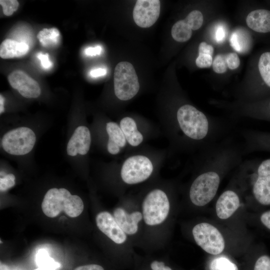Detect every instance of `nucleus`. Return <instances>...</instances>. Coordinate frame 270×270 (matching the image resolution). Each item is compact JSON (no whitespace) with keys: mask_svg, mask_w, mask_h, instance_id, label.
I'll list each match as a JSON object with an SVG mask.
<instances>
[{"mask_svg":"<svg viewBox=\"0 0 270 270\" xmlns=\"http://www.w3.org/2000/svg\"><path fill=\"white\" fill-rule=\"evenodd\" d=\"M33 270H56V269L51 267L40 266Z\"/></svg>","mask_w":270,"mask_h":270,"instance_id":"44","label":"nucleus"},{"mask_svg":"<svg viewBox=\"0 0 270 270\" xmlns=\"http://www.w3.org/2000/svg\"><path fill=\"white\" fill-rule=\"evenodd\" d=\"M226 55L227 66L230 70H234L238 67L240 64V60L236 53L230 52Z\"/></svg>","mask_w":270,"mask_h":270,"instance_id":"31","label":"nucleus"},{"mask_svg":"<svg viewBox=\"0 0 270 270\" xmlns=\"http://www.w3.org/2000/svg\"><path fill=\"white\" fill-rule=\"evenodd\" d=\"M28 50L29 46L26 42L8 38L0 45V56L4 59L20 58L26 55Z\"/></svg>","mask_w":270,"mask_h":270,"instance_id":"17","label":"nucleus"},{"mask_svg":"<svg viewBox=\"0 0 270 270\" xmlns=\"http://www.w3.org/2000/svg\"><path fill=\"white\" fill-rule=\"evenodd\" d=\"M211 270H238L236 264L226 257H219L214 259L210 264Z\"/></svg>","mask_w":270,"mask_h":270,"instance_id":"25","label":"nucleus"},{"mask_svg":"<svg viewBox=\"0 0 270 270\" xmlns=\"http://www.w3.org/2000/svg\"><path fill=\"white\" fill-rule=\"evenodd\" d=\"M60 36L59 30L55 28H52L42 30L38 33L37 38L42 46L47 47L56 45Z\"/></svg>","mask_w":270,"mask_h":270,"instance_id":"22","label":"nucleus"},{"mask_svg":"<svg viewBox=\"0 0 270 270\" xmlns=\"http://www.w3.org/2000/svg\"><path fill=\"white\" fill-rule=\"evenodd\" d=\"M112 214L134 246L142 248L144 222L140 202L122 200L114 208Z\"/></svg>","mask_w":270,"mask_h":270,"instance_id":"2","label":"nucleus"},{"mask_svg":"<svg viewBox=\"0 0 270 270\" xmlns=\"http://www.w3.org/2000/svg\"><path fill=\"white\" fill-rule=\"evenodd\" d=\"M159 0H138L134 10L135 23L141 28H149L158 20L160 13Z\"/></svg>","mask_w":270,"mask_h":270,"instance_id":"11","label":"nucleus"},{"mask_svg":"<svg viewBox=\"0 0 270 270\" xmlns=\"http://www.w3.org/2000/svg\"><path fill=\"white\" fill-rule=\"evenodd\" d=\"M42 208L50 218L56 217L62 211L68 216L76 218L83 212L84 204L78 196L72 194L68 190L54 188L45 194Z\"/></svg>","mask_w":270,"mask_h":270,"instance_id":"3","label":"nucleus"},{"mask_svg":"<svg viewBox=\"0 0 270 270\" xmlns=\"http://www.w3.org/2000/svg\"><path fill=\"white\" fill-rule=\"evenodd\" d=\"M254 270H270V258L266 256L260 257L256 262Z\"/></svg>","mask_w":270,"mask_h":270,"instance_id":"32","label":"nucleus"},{"mask_svg":"<svg viewBox=\"0 0 270 270\" xmlns=\"http://www.w3.org/2000/svg\"><path fill=\"white\" fill-rule=\"evenodd\" d=\"M91 135L89 129L86 126H80L74 130L66 146V152L71 156L78 154H86L90 150Z\"/></svg>","mask_w":270,"mask_h":270,"instance_id":"14","label":"nucleus"},{"mask_svg":"<svg viewBox=\"0 0 270 270\" xmlns=\"http://www.w3.org/2000/svg\"><path fill=\"white\" fill-rule=\"evenodd\" d=\"M214 50V48L212 45L204 42H202L198 46V54H204L212 56Z\"/></svg>","mask_w":270,"mask_h":270,"instance_id":"36","label":"nucleus"},{"mask_svg":"<svg viewBox=\"0 0 270 270\" xmlns=\"http://www.w3.org/2000/svg\"><path fill=\"white\" fill-rule=\"evenodd\" d=\"M0 4L4 15L10 16L18 8L19 3L16 0H0Z\"/></svg>","mask_w":270,"mask_h":270,"instance_id":"28","label":"nucleus"},{"mask_svg":"<svg viewBox=\"0 0 270 270\" xmlns=\"http://www.w3.org/2000/svg\"><path fill=\"white\" fill-rule=\"evenodd\" d=\"M36 262L38 267H51L55 269L60 267V264L50 257L48 252L44 249L38 250L36 256Z\"/></svg>","mask_w":270,"mask_h":270,"instance_id":"24","label":"nucleus"},{"mask_svg":"<svg viewBox=\"0 0 270 270\" xmlns=\"http://www.w3.org/2000/svg\"><path fill=\"white\" fill-rule=\"evenodd\" d=\"M108 152L112 154H116L120 151V147L114 142L108 140L107 144Z\"/></svg>","mask_w":270,"mask_h":270,"instance_id":"40","label":"nucleus"},{"mask_svg":"<svg viewBox=\"0 0 270 270\" xmlns=\"http://www.w3.org/2000/svg\"><path fill=\"white\" fill-rule=\"evenodd\" d=\"M230 42L231 46L236 52L245 54L251 50L252 39L251 34L246 30L238 28L231 34Z\"/></svg>","mask_w":270,"mask_h":270,"instance_id":"18","label":"nucleus"},{"mask_svg":"<svg viewBox=\"0 0 270 270\" xmlns=\"http://www.w3.org/2000/svg\"><path fill=\"white\" fill-rule=\"evenodd\" d=\"M95 222L98 229L104 234L122 254H131L134 246L116 221L112 214L106 210L99 212Z\"/></svg>","mask_w":270,"mask_h":270,"instance_id":"5","label":"nucleus"},{"mask_svg":"<svg viewBox=\"0 0 270 270\" xmlns=\"http://www.w3.org/2000/svg\"><path fill=\"white\" fill-rule=\"evenodd\" d=\"M8 78L10 86L26 98H36L41 94L38 82L22 70L12 72Z\"/></svg>","mask_w":270,"mask_h":270,"instance_id":"13","label":"nucleus"},{"mask_svg":"<svg viewBox=\"0 0 270 270\" xmlns=\"http://www.w3.org/2000/svg\"><path fill=\"white\" fill-rule=\"evenodd\" d=\"M36 142L34 132L26 126H20L6 132L2 136L1 144L8 154L23 156L28 154L34 148Z\"/></svg>","mask_w":270,"mask_h":270,"instance_id":"8","label":"nucleus"},{"mask_svg":"<svg viewBox=\"0 0 270 270\" xmlns=\"http://www.w3.org/2000/svg\"><path fill=\"white\" fill-rule=\"evenodd\" d=\"M260 220L266 226L270 229V211L264 212L260 217Z\"/></svg>","mask_w":270,"mask_h":270,"instance_id":"41","label":"nucleus"},{"mask_svg":"<svg viewBox=\"0 0 270 270\" xmlns=\"http://www.w3.org/2000/svg\"><path fill=\"white\" fill-rule=\"evenodd\" d=\"M106 130L108 136V140L116 144L120 148L125 146L126 140L120 126L116 122H108Z\"/></svg>","mask_w":270,"mask_h":270,"instance_id":"23","label":"nucleus"},{"mask_svg":"<svg viewBox=\"0 0 270 270\" xmlns=\"http://www.w3.org/2000/svg\"><path fill=\"white\" fill-rule=\"evenodd\" d=\"M151 270H172L162 260H154L150 264Z\"/></svg>","mask_w":270,"mask_h":270,"instance_id":"33","label":"nucleus"},{"mask_svg":"<svg viewBox=\"0 0 270 270\" xmlns=\"http://www.w3.org/2000/svg\"><path fill=\"white\" fill-rule=\"evenodd\" d=\"M212 68L218 74H222L227 70V64L226 59V55L219 54L215 56L212 62Z\"/></svg>","mask_w":270,"mask_h":270,"instance_id":"27","label":"nucleus"},{"mask_svg":"<svg viewBox=\"0 0 270 270\" xmlns=\"http://www.w3.org/2000/svg\"><path fill=\"white\" fill-rule=\"evenodd\" d=\"M226 36V30L224 26L219 25L215 30V40L218 43L224 42Z\"/></svg>","mask_w":270,"mask_h":270,"instance_id":"35","label":"nucleus"},{"mask_svg":"<svg viewBox=\"0 0 270 270\" xmlns=\"http://www.w3.org/2000/svg\"><path fill=\"white\" fill-rule=\"evenodd\" d=\"M114 83L115 95L122 100L132 98L139 90L136 73L134 66L128 62H121L116 66Z\"/></svg>","mask_w":270,"mask_h":270,"instance_id":"6","label":"nucleus"},{"mask_svg":"<svg viewBox=\"0 0 270 270\" xmlns=\"http://www.w3.org/2000/svg\"><path fill=\"white\" fill-rule=\"evenodd\" d=\"M4 98L3 96L0 95V113L2 114L4 111Z\"/></svg>","mask_w":270,"mask_h":270,"instance_id":"42","label":"nucleus"},{"mask_svg":"<svg viewBox=\"0 0 270 270\" xmlns=\"http://www.w3.org/2000/svg\"><path fill=\"white\" fill-rule=\"evenodd\" d=\"M74 270H104V269L99 264H93L80 266Z\"/></svg>","mask_w":270,"mask_h":270,"instance_id":"38","label":"nucleus"},{"mask_svg":"<svg viewBox=\"0 0 270 270\" xmlns=\"http://www.w3.org/2000/svg\"><path fill=\"white\" fill-rule=\"evenodd\" d=\"M38 58L40 61L42 66L45 70H48L52 66V62L49 60L48 54H38Z\"/></svg>","mask_w":270,"mask_h":270,"instance_id":"34","label":"nucleus"},{"mask_svg":"<svg viewBox=\"0 0 270 270\" xmlns=\"http://www.w3.org/2000/svg\"><path fill=\"white\" fill-rule=\"evenodd\" d=\"M172 38L178 42L188 41L192 36V30L184 20L176 22L172 28Z\"/></svg>","mask_w":270,"mask_h":270,"instance_id":"21","label":"nucleus"},{"mask_svg":"<svg viewBox=\"0 0 270 270\" xmlns=\"http://www.w3.org/2000/svg\"><path fill=\"white\" fill-rule=\"evenodd\" d=\"M139 202L144 222L142 248H164L172 208L168 195L163 189L156 188L147 192Z\"/></svg>","mask_w":270,"mask_h":270,"instance_id":"1","label":"nucleus"},{"mask_svg":"<svg viewBox=\"0 0 270 270\" xmlns=\"http://www.w3.org/2000/svg\"><path fill=\"white\" fill-rule=\"evenodd\" d=\"M220 182L219 175L214 172H204L196 178L192 184L189 198L197 206H203L214 197Z\"/></svg>","mask_w":270,"mask_h":270,"instance_id":"7","label":"nucleus"},{"mask_svg":"<svg viewBox=\"0 0 270 270\" xmlns=\"http://www.w3.org/2000/svg\"><path fill=\"white\" fill-rule=\"evenodd\" d=\"M266 112L267 118H270V99L266 101Z\"/></svg>","mask_w":270,"mask_h":270,"instance_id":"43","label":"nucleus"},{"mask_svg":"<svg viewBox=\"0 0 270 270\" xmlns=\"http://www.w3.org/2000/svg\"><path fill=\"white\" fill-rule=\"evenodd\" d=\"M184 20L190 26L192 30H197L202 26L204 20L202 13L198 10L191 12Z\"/></svg>","mask_w":270,"mask_h":270,"instance_id":"26","label":"nucleus"},{"mask_svg":"<svg viewBox=\"0 0 270 270\" xmlns=\"http://www.w3.org/2000/svg\"><path fill=\"white\" fill-rule=\"evenodd\" d=\"M192 233L196 244L206 252L216 255L224 250V238L220 232L212 225L202 222L196 224Z\"/></svg>","mask_w":270,"mask_h":270,"instance_id":"10","label":"nucleus"},{"mask_svg":"<svg viewBox=\"0 0 270 270\" xmlns=\"http://www.w3.org/2000/svg\"><path fill=\"white\" fill-rule=\"evenodd\" d=\"M0 270H10V269L6 264L0 262Z\"/></svg>","mask_w":270,"mask_h":270,"instance_id":"45","label":"nucleus"},{"mask_svg":"<svg viewBox=\"0 0 270 270\" xmlns=\"http://www.w3.org/2000/svg\"><path fill=\"white\" fill-rule=\"evenodd\" d=\"M120 126L126 141L130 145L136 146L142 142L143 136L138 130L136 123L132 118H124L120 122Z\"/></svg>","mask_w":270,"mask_h":270,"instance_id":"19","label":"nucleus"},{"mask_svg":"<svg viewBox=\"0 0 270 270\" xmlns=\"http://www.w3.org/2000/svg\"><path fill=\"white\" fill-rule=\"evenodd\" d=\"M176 116L180 129L188 138L200 140L207 136L209 129L208 118L194 106H182L177 112Z\"/></svg>","mask_w":270,"mask_h":270,"instance_id":"4","label":"nucleus"},{"mask_svg":"<svg viewBox=\"0 0 270 270\" xmlns=\"http://www.w3.org/2000/svg\"><path fill=\"white\" fill-rule=\"evenodd\" d=\"M102 52V47L100 46H96L94 47H88L84 50V53L88 56H95L99 55Z\"/></svg>","mask_w":270,"mask_h":270,"instance_id":"37","label":"nucleus"},{"mask_svg":"<svg viewBox=\"0 0 270 270\" xmlns=\"http://www.w3.org/2000/svg\"><path fill=\"white\" fill-rule=\"evenodd\" d=\"M196 64L200 68H210L212 64V56L204 54H198Z\"/></svg>","mask_w":270,"mask_h":270,"instance_id":"30","label":"nucleus"},{"mask_svg":"<svg viewBox=\"0 0 270 270\" xmlns=\"http://www.w3.org/2000/svg\"><path fill=\"white\" fill-rule=\"evenodd\" d=\"M248 26L254 32H270V10L257 9L250 12L246 18Z\"/></svg>","mask_w":270,"mask_h":270,"instance_id":"16","label":"nucleus"},{"mask_svg":"<svg viewBox=\"0 0 270 270\" xmlns=\"http://www.w3.org/2000/svg\"><path fill=\"white\" fill-rule=\"evenodd\" d=\"M107 70L106 68H98L92 70L90 72V75L92 78H98L104 76L106 74Z\"/></svg>","mask_w":270,"mask_h":270,"instance_id":"39","label":"nucleus"},{"mask_svg":"<svg viewBox=\"0 0 270 270\" xmlns=\"http://www.w3.org/2000/svg\"><path fill=\"white\" fill-rule=\"evenodd\" d=\"M258 69L263 84L270 90V51L264 52L260 55Z\"/></svg>","mask_w":270,"mask_h":270,"instance_id":"20","label":"nucleus"},{"mask_svg":"<svg viewBox=\"0 0 270 270\" xmlns=\"http://www.w3.org/2000/svg\"><path fill=\"white\" fill-rule=\"evenodd\" d=\"M240 204L239 198L235 192L230 190L224 192L216 203L218 216L222 220L230 218L238 208Z\"/></svg>","mask_w":270,"mask_h":270,"instance_id":"15","label":"nucleus"},{"mask_svg":"<svg viewBox=\"0 0 270 270\" xmlns=\"http://www.w3.org/2000/svg\"><path fill=\"white\" fill-rule=\"evenodd\" d=\"M15 184V176L12 174H8L0 178V190L5 191L12 188Z\"/></svg>","mask_w":270,"mask_h":270,"instance_id":"29","label":"nucleus"},{"mask_svg":"<svg viewBox=\"0 0 270 270\" xmlns=\"http://www.w3.org/2000/svg\"><path fill=\"white\" fill-rule=\"evenodd\" d=\"M252 192L258 202L270 205V158L262 161L258 164Z\"/></svg>","mask_w":270,"mask_h":270,"instance_id":"12","label":"nucleus"},{"mask_svg":"<svg viewBox=\"0 0 270 270\" xmlns=\"http://www.w3.org/2000/svg\"><path fill=\"white\" fill-rule=\"evenodd\" d=\"M153 170L152 164L148 158L142 155L133 156L122 164L120 176L123 182L134 185L147 180Z\"/></svg>","mask_w":270,"mask_h":270,"instance_id":"9","label":"nucleus"}]
</instances>
